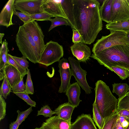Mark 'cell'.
Wrapping results in <instances>:
<instances>
[{
    "label": "cell",
    "instance_id": "cell-17",
    "mask_svg": "<svg viewBox=\"0 0 129 129\" xmlns=\"http://www.w3.org/2000/svg\"><path fill=\"white\" fill-rule=\"evenodd\" d=\"M70 129H97L90 114H82L71 124Z\"/></svg>",
    "mask_w": 129,
    "mask_h": 129
},
{
    "label": "cell",
    "instance_id": "cell-5",
    "mask_svg": "<svg viewBox=\"0 0 129 129\" xmlns=\"http://www.w3.org/2000/svg\"><path fill=\"white\" fill-rule=\"evenodd\" d=\"M110 34L102 36L94 44L92 51L96 54L113 46L120 45H129L127 33L119 31H110Z\"/></svg>",
    "mask_w": 129,
    "mask_h": 129
},
{
    "label": "cell",
    "instance_id": "cell-9",
    "mask_svg": "<svg viewBox=\"0 0 129 129\" xmlns=\"http://www.w3.org/2000/svg\"><path fill=\"white\" fill-rule=\"evenodd\" d=\"M43 0H15L16 10L29 15L42 12L41 6Z\"/></svg>",
    "mask_w": 129,
    "mask_h": 129
},
{
    "label": "cell",
    "instance_id": "cell-35",
    "mask_svg": "<svg viewBox=\"0 0 129 129\" xmlns=\"http://www.w3.org/2000/svg\"><path fill=\"white\" fill-rule=\"evenodd\" d=\"M54 114L53 111H52L48 105H46L42 107L38 111L37 116L43 115L45 117H51Z\"/></svg>",
    "mask_w": 129,
    "mask_h": 129
},
{
    "label": "cell",
    "instance_id": "cell-41",
    "mask_svg": "<svg viewBox=\"0 0 129 129\" xmlns=\"http://www.w3.org/2000/svg\"><path fill=\"white\" fill-rule=\"evenodd\" d=\"M72 29L73 32L72 38L73 43L74 44L79 43H84L82 38L78 31L74 28Z\"/></svg>",
    "mask_w": 129,
    "mask_h": 129
},
{
    "label": "cell",
    "instance_id": "cell-2",
    "mask_svg": "<svg viewBox=\"0 0 129 129\" xmlns=\"http://www.w3.org/2000/svg\"><path fill=\"white\" fill-rule=\"evenodd\" d=\"M91 57L111 71V67L118 66L129 70V45L114 46L103 50Z\"/></svg>",
    "mask_w": 129,
    "mask_h": 129
},
{
    "label": "cell",
    "instance_id": "cell-48",
    "mask_svg": "<svg viewBox=\"0 0 129 129\" xmlns=\"http://www.w3.org/2000/svg\"><path fill=\"white\" fill-rule=\"evenodd\" d=\"M125 129H129V124Z\"/></svg>",
    "mask_w": 129,
    "mask_h": 129
},
{
    "label": "cell",
    "instance_id": "cell-8",
    "mask_svg": "<svg viewBox=\"0 0 129 129\" xmlns=\"http://www.w3.org/2000/svg\"><path fill=\"white\" fill-rule=\"evenodd\" d=\"M129 19V3L127 0H114L111 22Z\"/></svg>",
    "mask_w": 129,
    "mask_h": 129
},
{
    "label": "cell",
    "instance_id": "cell-31",
    "mask_svg": "<svg viewBox=\"0 0 129 129\" xmlns=\"http://www.w3.org/2000/svg\"><path fill=\"white\" fill-rule=\"evenodd\" d=\"M27 79L25 83V92L28 94H33L34 93V89L32 81L31 79L30 70L27 69Z\"/></svg>",
    "mask_w": 129,
    "mask_h": 129
},
{
    "label": "cell",
    "instance_id": "cell-26",
    "mask_svg": "<svg viewBox=\"0 0 129 129\" xmlns=\"http://www.w3.org/2000/svg\"><path fill=\"white\" fill-rule=\"evenodd\" d=\"M93 119L99 129H102L104 123V119L94 102L93 105Z\"/></svg>",
    "mask_w": 129,
    "mask_h": 129
},
{
    "label": "cell",
    "instance_id": "cell-49",
    "mask_svg": "<svg viewBox=\"0 0 129 129\" xmlns=\"http://www.w3.org/2000/svg\"><path fill=\"white\" fill-rule=\"evenodd\" d=\"M34 129H41L40 127H36Z\"/></svg>",
    "mask_w": 129,
    "mask_h": 129
},
{
    "label": "cell",
    "instance_id": "cell-38",
    "mask_svg": "<svg viewBox=\"0 0 129 129\" xmlns=\"http://www.w3.org/2000/svg\"><path fill=\"white\" fill-rule=\"evenodd\" d=\"M6 103L4 98L0 95V121L3 119L6 115Z\"/></svg>",
    "mask_w": 129,
    "mask_h": 129
},
{
    "label": "cell",
    "instance_id": "cell-33",
    "mask_svg": "<svg viewBox=\"0 0 129 129\" xmlns=\"http://www.w3.org/2000/svg\"><path fill=\"white\" fill-rule=\"evenodd\" d=\"M29 16L34 20L40 21H51L52 16L44 12H41L33 15H29Z\"/></svg>",
    "mask_w": 129,
    "mask_h": 129
},
{
    "label": "cell",
    "instance_id": "cell-39",
    "mask_svg": "<svg viewBox=\"0 0 129 129\" xmlns=\"http://www.w3.org/2000/svg\"><path fill=\"white\" fill-rule=\"evenodd\" d=\"M14 15L17 16L24 23V24L34 21L26 13L16 11Z\"/></svg>",
    "mask_w": 129,
    "mask_h": 129
},
{
    "label": "cell",
    "instance_id": "cell-29",
    "mask_svg": "<svg viewBox=\"0 0 129 129\" xmlns=\"http://www.w3.org/2000/svg\"><path fill=\"white\" fill-rule=\"evenodd\" d=\"M11 88L8 83L6 77L4 78L2 84L0 89V95L6 99L11 92Z\"/></svg>",
    "mask_w": 129,
    "mask_h": 129
},
{
    "label": "cell",
    "instance_id": "cell-12",
    "mask_svg": "<svg viewBox=\"0 0 129 129\" xmlns=\"http://www.w3.org/2000/svg\"><path fill=\"white\" fill-rule=\"evenodd\" d=\"M41 8L42 12L48 14L53 17H61L67 19L59 1L43 0Z\"/></svg>",
    "mask_w": 129,
    "mask_h": 129
},
{
    "label": "cell",
    "instance_id": "cell-23",
    "mask_svg": "<svg viewBox=\"0 0 129 129\" xmlns=\"http://www.w3.org/2000/svg\"><path fill=\"white\" fill-rule=\"evenodd\" d=\"M106 27L110 31H119L129 33V19L107 23Z\"/></svg>",
    "mask_w": 129,
    "mask_h": 129
},
{
    "label": "cell",
    "instance_id": "cell-11",
    "mask_svg": "<svg viewBox=\"0 0 129 129\" xmlns=\"http://www.w3.org/2000/svg\"><path fill=\"white\" fill-rule=\"evenodd\" d=\"M23 25L31 34L38 47L42 53L45 44L44 35L41 27L35 20Z\"/></svg>",
    "mask_w": 129,
    "mask_h": 129
},
{
    "label": "cell",
    "instance_id": "cell-43",
    "mask_svg": "<svg viewBox=\"0 0 129 129\" xmlns=\"http://www.w3.org/2000/svg\"><path fill=\"white\" fill-rule=\"evenodd\" d=\"M116 129H125L121 125L120 122L118 119L116 124Z\"/></svg>",
    "mask_w": 129,
    "mask_h": 129
},
{
    "label": "cell",
    "instance_id": "cell-32",
    "mask_svg": "<svg viewBox=\"0 0 129 129\" xmlns=\"http://www.w3.org/2000/svg\"><path fill=\"white\" fill-rule=\"evenodd\" d=\"M11 54H8L7 55L8 62L9 63L12 65L19 72L22 77H24L27 74V69H25L19 65L12 58Z\"/></svg>",
    "mask_w": 129,
    "mask_h": 129
},
{
    "label": "cell",
    "instance_id": "cell-47",
    "mask_svg": "<svg viewBox=\"0 0 129 129\" xmlns=\"http://www.w3.org/2000/svg\"><path fill=\"white\" fill-rule=\"evenodd\" d=\"M113 129H116V125L114 126Z\"/></svg>",
    "mask_w": 129,
    "mask_h": 129
},
{
    "label": "cell",
    "instance_id": "cell-25",
    "mask_svg": "<svg viewBox=\"0 0 129 129\" xmlns=\"http://www.w3.org/2000/svg\"><path fill=\"white\" fill-rule=\"evenodd\" d=\"M112 92L117 95L119 98L124 96L129 90L128 84L125 83H115L112 84Z\"/></svg>",
    "mask_w": 129,
    "mask_h": 129
},
{
    "label": "cell",
    "instance_id": "cell-42",
    "mask_svg": "<svg viewBox=\"0 0 129 129\" xmlns=\"http://www.w3.org/2000/svg\"><path fill=\"white\" fill-rule=\"evenodd\" d=\"M20 125L18 122L16 120L11 122L9 124V129H18Z\"/></svg>",
    "mask_w": 129,
    "mask_h": 129
},
{
    "label": "cell",
    "instance_id": "cell-50",
    "mask_svg": "<svg viewBox=\"0 0 129 129\" xmlns=\"http://www.w3.org/2000/svg\"><path fill=\"white\" fill-rule=\"evenodd\" d=\"M129 72V70H127ZM128 79H129V78H128Z\"/></svg>",
    "mask_w": 129,
    "mask_h": 129
},
{
    "label": "cell",
    "instance_id": "cell-6",
    "mask_svg": "<svg viewBox=\"0 0 129 129\" xmlns=\"http://www.w3.org/2000/svg\"><path fill=\"white\" fill-rule=\"evenodd\" d=\"M63 54L62 46L50 41L45 44L39 63L48 67L58 61Z\"/></svg>",
    "mask_w": 129,
    "mask_h": 129
},
{
    "label": "cell",
    "instance_id": "cell-28",
    "mask_svg": "<svg viewBox=\"0 0 129 129\" xmlns=\"http://www.w3.org/2000/svg\"><path fill=\"white\" fill-rule=\"evenodd\" d=\"M51 24L48 30L49 32L55 27L59 26L65 25L70 26L68 20L61 17H58L52 19L51 21Z\"/></svg>",
    "mask_w": 129,
    "mask_h": 129
},
{
    "label": "cell",
    "instance_id": "cell-40",
    "mask_svg": "<svg viewBox=\"0 0 129 129\" xmlns=\"http://www.w3.org/2000/svg\"><path fill=\"white\" fill-rule=\"evenodd\" d=\"M23 78V77L19 82L13 88H11V90L13 92H25V88Z\"/></svg>",
    "mask_w": 129,
    "mask_h": 129
},
{
    "label": "cell",
    "instance_id": "cell-1",
    "mask_svg": "<svg viewBox=\"0 0 129 129\" xmlns=\"http://www.w3.org/2000/svg\"><path fill=\"white\" fill-rule=\"evenodd\" d=\"M77 30L84 43L90 45L95 41L102 29L100 3L96 0H73Z\"/></svg>",
    "mask_w": 129,
    "mask_h": 129
},
{
    "label": "cell",
    "instance_id": "cell-3",
    "mask_svg": "<svg viewBox=\"0 0 129 129\" xmlns=\"http://www.w3.org/2000/svg\"><path fill=\"white\" fill-rule=\"evenodd\" d=\"M94 103L104 120L116 112L118 100L106 84L101 80L95 83Z\"/></svg>",
    "mask_w": 129,
    "mask_h": 129
},
{
    "label": "cell",
    "instance_id": "cell-18",
    "mask_svg": "<svg viewBox=\"0 0 129 129\" xmlns=\"http://www.w3.org/2000/svg\"><path fill=\"white\" fill-rule=\"evenodd\" d=\"M80 86L77 82L70 84L66 91L68 102L77 107L82 101L80 99L81 94Z\"/></svg>",
    "mask_w": 129,
    "mask_h": 129
},
{
    "label": "cell",
    "instance_id": "cell-7",
    "mask_svg": "<svg viewBox=\"0 0 129 129\" xmlns=\"http://www.w3.org/2000/svg\"><path fill=\"white\" fill-rule=\"evenodd\" d=\"M68 60L70 66L72 75L74 77L76 80L86 94L90 93L92 88L89 86L86 80V71L81 68L80 62L73 57H69Z\"/></svg>",
    "mask_w": 129,
    "mask_h": 129
},
{
    "label": "cell",
    "instance_id": "cell-16",
    "mask_svg": "<svg viewBox=\"0 0 129 129\" xmlns=\"http://www.w3.org/2000/svg\"><path fill=\"white\" fill-rule=\"evenodd\" d=\"M2 71L6 77L11 88L19 82L23 77L17 69L8 63Z\"/></svg>",
    "mask_w": 129,
    "mask_h": 129
},
{
    "label": "cell",
    "instance_id": "cell-44",
    "mask_svg": "<svg viewBox=\"0 0 129 129\" xmlns=\"http://www.w3.org/2000/svg\"><path fill=\"white\" fill-rule=\"evenodd\" d=\"M5 35V34L4 33H0V43L2 44L3 43L2 40L3 38Z\"/></svg>",
    "mask_w": 129,
    "mask_h": 129
},
{
    "label": "cell",
    "instance_id": "cell-37",
    "mask_svg": "<svg viewBox=\"0 0 129 129\" xmlns=\"http://www.w3.org/2000/svg\"><path fill=\"white\" fill-rule=\"evenodd\" d=\"M11 56L14 60L23 68L27 69L29 67V63L27 61V58L23 56L21 57H18L11 55Z\"/></svg>",
    "mask_w": 129,
    "mask_h": 129
},
{
    "label": "cell",
    "instance_id": "cell-30",
    "mask_svg": "<svg viewBox=\"0 0 129 129\" xmlns=\"http://www.w3.org/2000/svg\"><path fill=\"white\" fill-rule=\"evenodd\" d=\"M111 69V71L114 72L122 80L129 77V72L125 69L118 66H112Z\"/></svg>",
    "mask_w": 129,
    "mask_h": 129
},
{
    "label": "cell",
    "instance_id": "cell-24",
    "mask_svg": "<svg viewBox=\"0 0 129 129\" xmlns=\"http://www.w3.org/2000/svg\"><path fill=\"white\" fill-rule=\"evenodd\" d=\"M9 51L8 43L5 39L0 48V71H2L8 63L7 55Z\"/></svg>",
    "mask_w": 129,
    "mask_h": 129
},
{
    "label": "cell",
    "instance_id": "cell-22",
    "mask_svg": "<svg viewBox=\"0 0 129 129\" xmlns=\"http://www.w3.org/2000/svg\"><path fill=\"white\" fill-rule=\"evenodd\" d=\"M114 0H105L100 7V11L102 20L107 23L111 22L112 5Z\"/></svg>",
    "mask_w": 129,
    "mask_h": 129
},
{
    "label": "cell",
    "instance_id": "cell-51",
    "mask_svg": "<svg viewBox=\"0 0 129 129\" xmlns=\"http://www.w3.org/2000/svg\"><path fill=\"white\" fill-rule=\"evenodd\" d=\"M127 0V1H128V3H129V0Z\"/></svg>",
    "mask_w": 129,
    "mask_h": 129
},
{
    "label": "cell",
    "instance_id": "cell-20",
    "mask_svg": "<svg viewBox=\"0 0 129 129\" xmlns=\"http://www.w3.org/2000/svg\"><path fill=\"white\" fill-rule=\"evenodd\" d=\"M76 107L69 102L66 103L59 105L53 111L59 118L71 122L72 114Z\"/></svg>",
    "mask_w": 129,
    "mask_h": 129
},
{
    "label": "cell",
    "instance_id": "cell-15",
    "mask_svg": "<svg viewBox=\"0 0 129 129\" xmlns=\"http://www.w3.org/2000/svg\"><path fill=\"white\" fill-rule=\"evenodd\" d=\"M71 124V122L55 116L46 119L40 128L41 129H70Z\"/></svg>",
    "mask_w": 129,
    "mask_h": 129
},
{
    "label": "cell",
    "instance_id": "cell-19",
    "mask_svg": "<svg viewBox=\"0 0 129 129\" xmlns=\"http://www.w3.org/2000/svg\"><path fill=\"white\" fill-rule=\"evenodd\" d=\"M59 1L61 8L71 27L72 29L74 28L77 30L74 14L73 0Z\"/></svg>",
    "mask_w": 129,
    "mask_h": 129
},
{
    "label": "cell",
    "instance_id": "cell-46",
    "mask_svg": "<svg viewBox=\"0 0 129 129\" xmlns=\"http://www.w3.org/2000/svg\"><path fill=\"white\" fill-rule=\"evenodd\" d=\"M127 41L129 44V33H127Z\"/></svg>",
    "mask_w": 129,
    "mask_h": 129
},
{
    "label": "cell",
    "instance_id": "cell-13",
    "mask_svg": "<svg viewBox=\"0 0 129 129\" xmlns=\"http://www.w3.org/2000/svg\"><path fill=\"white\" fill-rule=\"evenodd\" d=\"M15 0H9L6 3L0 13V25L7 28L14 24L12 22L13 16L16 11Z\"/></svg>",
    "mask_w": 129,
    "mask_h": 129
},
{
    "label": "cell",
    "instance_id": "cell-4",
    "mask_svg": "<svg viewBox=\"0 0 129 129\" xmlns=\"http://www.w3.org/2000/svg\"><path fill=\"white\" fill-rule=\"evenodd\" d=\"M15 41L23 56L34 63H39L42 53L31 34L23 25L19 27Z\"/></svg>",
    "mask_w": 129,
    "mask_h": 129
},
{
    "label": "cell",
    "instance_id": "cell-21",
    "mask_svg": "<svg viewBox=\"0 0 129 129\" xmlns=\"http://www.w3.org/2000/svg\"><path fill=\"white\" fill-rule=\"evenodd\" d=\"M118 100L116 111L118 115L124 117L129 123V91Z\"/></svg>",
    "mask_w": 129,
    "mask_h": 129
},
{
    "label": "cell",
    "instance_id": "cell-34",
    "mask_svg": "<svg viewBox=\"0 0 129 129\" xmlns=\"http://www.w3.org/2000/svg\"><path fill=\"white\" fill-rule=\"evenodd\" d=\"M13 93L24 101L28 105H30V107H36V102L31 99L29 96L28 94L25 92H14Z\"/></svg>",
    "mask_w": 129,
    "mask_h": 129
},
{
    "label": "cell",
    "instance_id": "cell-10",
    "mask_svg": "<svg viewBox=\"0 0 129 129\" xmlns=\"http://www.w3.org/2000/svg\"><path fill=\"white\" fill-rule=\"evenodd\" d=\"M58 62V72L61 80V84L58 92L64 93L70 84V80L72 75L68 60L63 58Z\"/></svg>",
    "mask_w": 129,
    "mask_h": 129
},
{
    "label": "cell",
    "instance_id": "cell-14",
    "mask_svg": "<svg viewBox=\"0 0 129 129\" xmlns=\"http://www.w3.org/2000/svg\"><path fill=\"white\" fill-rule=\"evenodd\" d=\"M70 48L73 55L80 62H86L91 56L90 48L86 44L83 43L74 44Z\"/></svg>",
    "mask_w": 129,
    "mask_h": 129
},
{
    "label": "cell",
    "instance_id": "cell-27",
    "mask_svg": "<svg viewBox=\"0 0 129 129\" xmlns=\"http://www.w3.org/2000/svg\"><path fill=\"white\" fill-rule=\"evenodd\" d=\"M118 119V115L116 112L104 120V124L102 129H113L116 124Z\"/></svg>",
    "mask_w": 129,
    "mask_h": 129
},
{
    "label": "cell",
    "instance_id": "cell-36",
    "mask_svg": "<svg viewBox=\"0 0 129 129\" xmlns=\"http://www.w3.org/2000/svg\"><path fill=\"white\" fill-rule=\"evenodd\" d=\"M32 111V107H31L26 110L22 112H21L19 110H18L17 112L18 115L16 121L18 122L20 125L23 121H25L28 115Z\"/></svg>",
    "mask_w": 129,
    "mask_h": 129
},
{
    "label": "cell",
    "instance_id": "cell-45",
    "mask_svg": "<svg viewBox=\"0 0 129 129\" xmlns=\"http://www.w3.org/2000/svg\"><path fill=\"white\" fill-rule=\"evenodd\" d=\"M4 78V75L3 72H0V80L1 81L3 80Z\"/></svg>",
    "mask_w": 129,
    "mask_h": 129
}]
</instances>
